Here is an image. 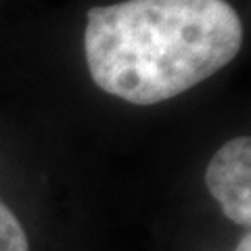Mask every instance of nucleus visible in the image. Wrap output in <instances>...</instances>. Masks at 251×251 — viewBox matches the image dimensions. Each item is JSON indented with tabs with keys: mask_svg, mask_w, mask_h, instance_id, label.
<instances>
[{
	"mask_svg": "<svg viewBox=\"0 0 251 251\" xmlns=\"http://www.w3.org/2000/svg\"><path fill=\"white\" fill-rule=\"evenodd\" d=\"M209 195L224 216L251 228V136H239L214 153L205 170Z\"/></svg>",
	"mask_w": 251,
	"mask_h": 251,
	"instance_id": "obj_2",
	"label": "nucleus"
},
{
	"mask_svg": "<svg viewBox=\"0 0 251 251\" xmlns=\"http://www.w3.org/2000/svg\"><path fill=\"white\" fill-rule=\"evenodd\" d=\"M234 251H251V232H247L245 237L239 241V245L234 247Z\"/></svg>",
	"mask_w": 251,
	"mask_h": 251,
	"instance_id": "obj_4",
	"label": "nucleus"
},
{
	"mask_svg": "<svg viewBox=\"0 0 251 251\" xmlns=\"http://www.w3.org/2000/svg\"><path fill=\"white\" fill-rule=\"evenodd\" d=\"M0 251H29V241L21 222L2 201H0Z\"/></svg>",
	"mask_w": 251,
	"mask_h": 251,
	"instance_id": "obj_3",
	"label": "nucleus"
},
{
	"mask_svg": "<svg viewBox=\"0 0 251 251\" xmlns=\"http://www.w3.org/2000/svg\"><path fill=\"white\" fill-rule=\"evenodd\" d=\"M243 23L226 0H124L88 11L84 52L94 84L132 105H157L237 57Z\"/></svg>",
	"mask_w": 251,
	"mask_h": 251,
	"instance_id": "obj_1",
	"label": "nucleus"
}]
</instances>
